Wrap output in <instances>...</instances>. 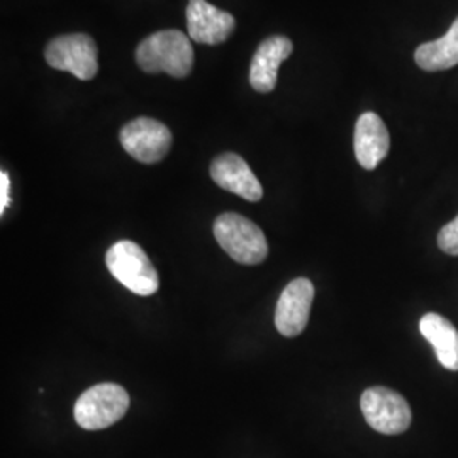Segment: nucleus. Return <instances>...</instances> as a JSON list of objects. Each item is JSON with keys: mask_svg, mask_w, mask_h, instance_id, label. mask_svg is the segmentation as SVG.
<instances>
[{"mask_svg": "<svg viewBox=\"0 0 458 458\" xmlns=\"http://www.w3.org/2000/svg\"><path fill=\"white\" fill-rule=\"evenodd\" d=\"M136 64L147 73H168L174 79H183L194 66L191 38L179 30L149 34L136 48Z\"/></svg>", "mask_w": 458, "mask_h": 458, "instance_id": "f257e3e1", "label": "nucleus"}, {"mask_svg": "<svg viewBox=\"0 0 458 458\" xmlns=\"http://www.w3.org/2000/svg\"><path fill=\"white\" fill-rule=\"evenodd\" d=\"M214 238L234 262L259 265L268 255V243L253 221L236 213H225L214 221Z\"/></svg>", "mask_w": 458, "mask_h": 458, "instance_id": "f03ea898", "label": "nucleus"}, {"mask_svg": "<svg viewBox=\"0 0 458 458\" xmlns=\"http://www.w3.org/2000/svg\"><path fill=\"white\" fill-rule=\"evenodd\" d=\"M130 410V394L124 387L104 382L98 384L77 399L73 416L77 425L96 431L114 425Z\"/></svg>", "mask_w": 458, "mask_h": 458, "instance_id": "7ed1b4c3", "label": "nucleus"}, {"mask_svg": "<svg viewBox=\"0 0 458 458\" xmlns=\"http://www.w3.org/2000/svg\"><path fill=\"white\" fill-rule=\"evenodd\" d=\"M106 265L113 277L134 294L147 297L155 294L160 287L157 268L145 250L132 242L124 240L111 246L106 255Z\"/></svg>", "mask_w": 458, "mask_h": 458, "instance_id": "20e7f679", "label": "nucleus"}, {"mask_svg": "<svg viewBox=\"0 0 458 458\" xmlns=\"http://www.w3.org/2000/svg\"><path fill=\"white\" fill-rule=\"evenodd\" d=\"M45 60L51 68L70 72L79 81H92L98 72V49L89 34L56 36L45 48Z\"/></svg>", "mask_w": 458, "mask_h": 458, "instance_id": "39448f33", "label": "nucleus"}, {"mask_svg": "<svg viewBox=\"0 0 458 458\" xmlns=\"http://www.w3.org/2000/svg\"><path fill=\"white\" fill-rule=\"evenodd\" d=\"M365 421L382 435H401L411 426L412 412L408 401L387 387H370L361 394Z\"/></svg>", "mask_w": 458, "mask_h": 458, "instance_id": "423d86ee", "label": "nucleus"}, {"mask_svg": "<svg viewBox=\"0 0 458 458\" xmlns=\"http://www.w3.org/2000/svg\"><path fill=\"white\" fill-rule=\"evenodd\" d=\"M119 141L140 164H158L172 147V132L164 123L151 117L132 119L119 132Z\"/></svg>", "mask_w": 458, "mask_h": 458, "instance_id": "0eeeda50", "label": "nucleus"}, {"mask_svg": "<svg viewBox=\"0 0 458 458\" xmlns=\"http://www.w3.org/2000/svg\"><path fill=\"white\" fill-rule=\"evenodd\" d=\"M314 301V285L310 278H295L278 297L276 327L278 333L294 338L308 327Z\"/></svg>", "mask_w": 458, "mask_h": 458, "instance_id": "6e6552de", "label": "nucleus"}, {"mask_svg": "<svg viewBox=\"0 0 458 458\" xmlns=\"http://www.w3.org/2000/svg\"><path fill=\"white\" fill-rule=\"evenodd\" d=\"M236 28V19L208 0H189L187 31L189 38L200 45H221Z\"/></svg>", "mask_w": 458, "mask_h": 458, "instance_id": "1a4fd4ad", "label": "nucleus"}, {"mask_svg": "<svg viewBox=\"0 0 458 458\" xmlns=\"http://www.w3.org/2000/svg\"><path fill=\"white\" fill-rule=\"evenodd\" d=\"M293 51L294 45L285 36H270L263 39L250 64V85L260 94L272 92L277 85L278 68Z\"/></svg>", "mask_w": 458, "mask_h": 458, "instance_id": "9d476101", "label": "nucleus"}, {"mask_svg": "<svg viewBox=\"0 0 458 458\" xmlns=\"http://www.w3.org/2000/svg\"><path fill=\"white\" fill-rule=\"evenodd\" d=\"M209 172L213 181L231 194L243 197L250 202H259L263 197L262 183L236 153H223L216 157Z\"/></svg>", "mask_w": 458, "mask_h": 458, "instance_id": "9b49d317", "label": "nucleus"}, {"mask_svg": "<svg viewBox=\"0 0 458 458\" xmlns=\"http://www.w3.org/2000/svg\"><path fill=\"white\" fill-rule=\"evenodd\" d=\"M355 157L365 170H376L378 164L389 155L391 136L376 113H363L355 124Z\"/></svg>", "mask_w": 458, "mask_h": 458, "instance_id": "f8f14e48", "label": "nucleus"}, {"mask_svg": "<svg viewBox=\"0 0 458 458\" xmlns=\"http://www.w3.org/2000/svg\"><path fill=\"white\" fill-rule=\"evenodd\" d=\"M420 331L435 348L437 359L448 370H458V331L446 318L428 312L420 321Z\"/></svg>", "mask_w": 458, "mask_h": 458, "instance_id": "ddd939ff", "label": "nucleus"}, {"mask_svg": "<svg viewBox=\"0 0 458 458\" xmlns=\"http://www.w3.org/2000/svg\"><path fill=\"white\" fill-rule=\"evenodd\" d=\"M414 60L426 72H442L458 64V17L448 33L440 39L421 45L414 51Z\"/></svg>", "mask_w": 458, "mask_h": 458, "instance_id": "4468645a", "label": "nucleus"}, {"mask_svg": "<svg viewBox=\"0 0 458 458\" xmlns=\"http://www.w3.org/2000/svg\"><path fill=\"white\" fill-rule=\"evenodd\" d=\"M438 246L445 253L458 257V216L438 233Z\"/></svg>", "mask_w": 458, "mask_h": 458, "instance_id": "2eb2a0df", "label": "nucleus"}, {"mask_svg": "<svg viewBox=\"0 0 458 458\" xmlns=\"http://www.w3.org/2000/svg\"><path fill=\"white\" fill-rule=\"evenodd\" d=\"M9 194H11V181H9V175L5 172H2L0 174V214L5 213V209L11 202Z\"/></svg>", "mask_w": 458, "mask_h": 458, "instance_id": "dca6fc26", "label": "nucleus"}]
</instances>
